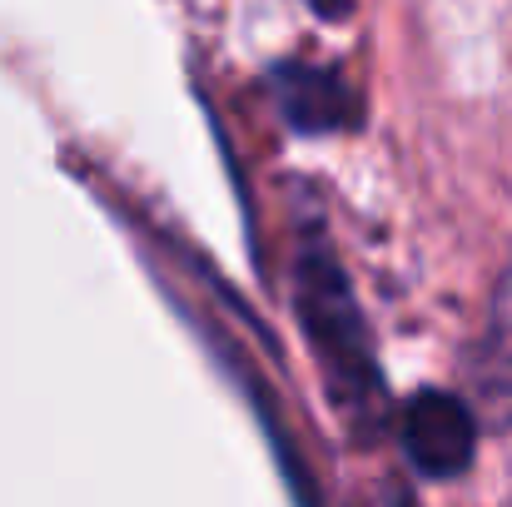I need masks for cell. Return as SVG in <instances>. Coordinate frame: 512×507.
<instances>
[{
  "mask_svg": "<svg viewBox=\"0 0 512 507\" xmlns=\"http://www.w3.org/2000/svg\"><path fill=\"white\" fill-rule=\"evenodd\" d=\"M294 299H299V319H304V334L314 343L319 363H324V378L339 398V408L353 423H368L378 418V363H373V343H368V324L358 314V299L343 279L339 259L329 244L319 239H304L299 244V264H294Z\"/></svg>",
  "mask_w": 512,
  "mask_h": 507,
  "instance_id": "6da1fadb",
  "label": "cell"
},
{
  "mask_svg": "<svg viewBox=\"0 0 512 507\" xmlns=\"http://www.w3.org/2000/svg\"><path fill=\"white\" fill-rule=\"evenodd\" d=\"M403 448L423 478H458L478 448V418L463 398L423 388L403 413Z\"/></svg>",
  "mask_w": 512,
  "mask_h": 507,
  "instance_id": "7a4b0ae2",
  "label": "cell"
},
{
  "mask_svg": "<svg viewBox=\"0 0 512 507\" xmlns=\"http://www.w3.org/2000/svg\"><path fill=\"white\" fill-rule=\"evenodd\" d=\"M468 383H473V403L488 423L508 428L512 423V264L503 269L493 299H488V319L483 334L468 353Z\"/></svg>",
  "mask_w": 512,
  "mask_h": 507,
  "instance_id": "3957f363",
  "label": "cell"
},
{
  "mask_svg": "<svg viewBox=\"0 0 512 507\" xmlns=\"http://www.w3.org/2000/svg\"><path fill=\"white\" fill-rule=\"evenodd\" d=\"M274 100H279V115L294 130H304V135L343 130L353 120V110H358L339 75L319 70V65H284L274 75Z\"/></svg>",
  "mask_w": 512,
  "mask_h": 507,
  "instance_id": "277c9868",
  "label": "cell"
},
{
  "mask_svg": "<svg viewBox=\"0 0 512 507\" xmlns=\"http://www.w3.org/2000/svg\"><path fill=\"white\" fill-rule=\"evenodd\" d=\"M314 5V15H324V20H343L348 10H353V0H309Z\"/></svg>",
  "mask_w": 512,
  "mask_h": 507,
  "instance_id": "5b68a950",
  "label": "cell"
}]
</instances>
